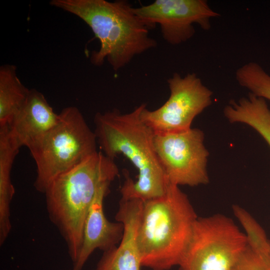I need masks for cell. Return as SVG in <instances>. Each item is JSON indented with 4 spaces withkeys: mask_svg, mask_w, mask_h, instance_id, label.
<instances>
[{
    "mask_svg": "<svg viewBox=\"0 0 270 270\" xmlns=\"http://www.w3.org/2000/svg\"><path fill=\"white\" fill-rule=\"evenodd\" d=\"M239 84L249 93L270 101V74L256 62H248L236 72Z\"/></svg>",
    "mask_w": 270,
    "mask_h": 270,
    "instance_id": "obj_15",
    "label": "cell"
},
{
    "mask_svg": "<svg viewBox=\"0 0 270 270\" xmlns=\"http://www.w3.org/2000/svg\"><path fill=\"white\" fill-rule=\"evenodd\" d=\"M59 114L54 111L44 94L31 89L27 100L7 125L9 132L21 148L29 150L58 122Z\"/></svg>",
    "mask_w": 270,
    "mask_h": 270,
    "instance_id": "obj_12",
    "label": "cell"
},
{
    "mask_svg": "<svg viewBox=\"0 0 270 270\" xmlns=\"http://www.w3.org/2000/svg\"><path fill=\"white\" fill-rule=\"evenodd\" d=\"M170 92L160 107L148 110L144 104L142 121L154 134L176 133L191 128L194 118L212 104V92L194 73H174L168 80Z\"/></svg>",
    "mask_w": 270,
    "mask_h": 270,
    "instance_id": "obj_7",
    "label": "cell"
},
{
    "mask_svg": "<svg viewBox=\"0 0 270 270\" xmlns=\"http://www.w3.org/2000/svg\"><path fill=\"white\" fill-rule=\"evenodd\" d=\"M118 173L114 160L97 152L48 186L44 194L48 216L64 240L72 264L78 258L85 220L96 194Z\"/></svg>",
    "mask_w": 270,
    "mask_h": 270,
    "instance_id": "obj_3",
    "label": "cell"
},
{
    "mask_svg": "<svg viewBox=\"0 0 270 270\" xmlns=\"http://www.w3.org/2000/svg\"><path fill=\"white\" fill-rule=\"evenodd\" d=\"M56 124L30 150L36 166L34 187L44 194L56 178L97 152L96 138L76 106L64 108Z\"/></svg>",
    "mask_w": 270,
    "mask_h": 270,
    "instance_id": "obj_5",
    "label": "cell"
},
{
    "mask_svg": "<svg viewBox=\"0 0 270 270\" xmlns=\"http://www.w3.org/2000/svg\"><path fill=\"white\" fill-rule=\"evenodd\" d=\"M198 218L186 194L172 184L162 196L144 202L138 233L142 266H178Z\"/></svg>",
    "mask_w": 270,
    "mask_h": 270,
    "instance_id": "obj_4",
    "label": "cell"
},
{
    "mask_svg": "<svg viewBox=\"0 0 270 270\" xmlns=\"http://www.w3.org/2000/svg\"><path fill=\"white\" fill-rule=\"evenodd\" d=\"M204 139L198 128L154 134L155 150L168 183L195 186L208 182L209 153Z\"/></svg>",
    "mask_w": 270,
    "mask_h": 270,
    "instance_id": "obj_8",
    "label": "cell"
},
{
    "mask_svg": "<svg viewBox=\"0 0 270 270\" xmlns=\"http://www.w3.org/2000/svg\"><path fill=\"white\" fill-rule=\"evenodd\" d=\"M144 104L128 113L98 112L94 118V132L103 153L114 160L122 154L138 171L136 180L126 178L122 186L123 200L145 202L160 196L169 184L155 150L154 134L140 117Z\"/></svg>",
    "mask_w": 270,
    "mask_h": 270,
    "instance_id": "obj_1",
    "label": "cell"
},
{
    "mask_svg": "<svg viewBox=\"0 0 270 270\" xmlns=\"http://www.w3.org/2000/svg\"><path fill=\"white\" fill-rule=\"evenodd\" d=\"M134 10L149 29L158 24L164 39L172 45L190 39L194 24L208 30L210 19L220 16L204 0H156Z\"/></svg>",
    "mask_w": 270,
    "mask_h": 270,
    "instance_id": "obj_9",
    "label": "cell"
},
{
    "mask_svg": "<svg viewBox=\"0 0 270 270\" xmlns=\"http://www.w3.org/2000/svg\"><path fill=\"white\" fill-rule=\"evenodd\" d=\"M111 183L104 184L91 204L85 220L81 248L72 270H82L92 253L96 249L104 252L118 244L122 237L123 224L110 222L104 212V200Z\"/></svg>",
    "mask_w": 270,
    "mask_h": 270,
    "instance_id": "obj_11",
    "label": "cell"
},
{
    "mask_svg": "<svg viewBox=\"0 0 270 270\" xmlns=\"http://www.w3.org/2000/svg\"><path fill=\"white\" fill-rule=\"evenodd\" d=\"M50 4L74 14L91 28L100 44L90 56L96 66L106 60L117 71L157 45L150 29L126 0H52Z\"/></svg>",
    "mask_w": 270,
    "mask_h": 270,
    "instance_id": "obj_2",
    "label": "cell"
},
{
    "mask_svg": "<svg viewBox=\"0 0 270 270\" xmlns=\"http://www.w3.org/2000/svg\"><path fill=\"white\" fill-rule=\"evenodd\" d=\"M16 68L6 64L0 67V126L8 124L26 102L30 90L20 82Z\"/></svg>",
    "mask_w": 270,
    "mask_h": 270,
    "instance_id": "obj_14",
    "label": "cell"
},
{
    "mask_svg": "<svg viewBox=\"0 0 270 270\" xmlns=\"http://www.w3.org/2000/svg\"><path fill=\"white\" fill-rule=\"evenodd\" d=\"M143 204L138 199H120L115 218L123 224L122 238L118 246L104 252L96 270H140L138 233Z\"/></svg>",
    "mask_w": 270,
    "mask_h": 270,
    "instance_id": "obj_10",
    "label": "cell"
},
{
    "mask_svg": "<svg viewBox=\"0 0 270 270\" xmlns=\"http://www.w3.org/2000/svg\"><path fill=\"white\" fill-rule=\"evenodd\" d=\"M232 270H270V242L266 236L250 244Z\"/></svg>",
    "mask_w": 270,
    "mask_h": 270,
    "instance_id": "obj_16",
    "label": "cell"
},
{
    "mask_svg": "<svg viewBox=\"0 0 270 270\" xmlns=\"http://www.w3.org/2000/svg\"><path fill=\"white\" fill-rule=\"evenodd\" d=\"M20 147L10 136L6 124L0 126V239L6 240L12 228L10 204L14 194L11 180L14 160Z\"/></svg>",
    "mask_w": 270,
    "mask_h": 270,
    "instance_id": "obj_13",
    "label": "cell"
},
{
    "mask_svg": "<svg viewBox=\"0 0 270 270\" xmlns=\"http://www.w3.org/2000/svg\"><path fill=\"white\" fill-rule=\"evenodd\" d=\"M248 246V237L230 218H198L180 270H232Z\"/></svg>",
    "mask_w": 270,
    "mask_h": 270,
    "instance_id": "obj_6",
    "label": "cell"
}]
</instances>
